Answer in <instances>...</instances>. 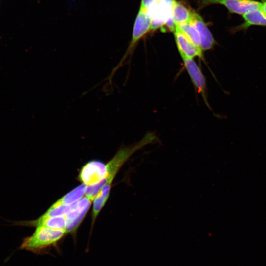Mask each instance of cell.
Returning <instances> with one entry per match:
<instances>
[{
  "instance_id": "obj_7",
  "label": "cell",
  "mask_w": 266,
  "mask_h": 266,
  "mask_svg": "<svg viewBox=\"0 0 266 266\" xmlns=\"http://www.w3.org/2000/svg\"><path fill=\"white\" fill-rule=\"evenodd\" d=\"M184 67L187 72L194 86L200 94L207 106H209L206 97V83L205 78L199 66L193 59H182Z\"/></svg>"
},
{
  "instance_id": "obj_11",
  "label": "cell",
  "mask_w": 266,
  "mask_h": 266,
  "mask_svg": "<svg viewBox=\"0 0 266 266\" xmlns=\"http://www.w3.org/2000/svg\"><path fill=\"white\" fill-rule=\"evenodd\" d=\"M171 11L173 21L176 26L190 22L191 20L192 11L175 0L172 3Z\"/></svg>"
},
{
  "instance_id": "obj_3",
  "label": "cell",
  "mask_w": 266,
  "mask_h": 266,
  "mask_svg": "<svg viewBox=\"0 0 266 266\" xmlns=\"http://www.w3.org/2000/svg\"><path fill=\"white\" fill-rule=\"evenodd\" d=\"M151 18L149 14L144 10L139 9L134 21L131 39L128 47L120 61L107 78L110 83H112V78L116 72L126 64L128 59H131L138 43L151 30Z\"/></svg>"
},
{
  "instance_id": "obj_2",
  "label": "cell",
  "mask_w": 266,
  "mask_h": 266,
  "mask_svg": "<svg viewBox=\"0 0 266 266\" xmlns=\"http://www.w3.org/2000/svg\"><path fill=\"white\" fill-rule=\"evenodd\" d=\"M34 233L25 238L20 248L34 253L39 254L55 246L66 234L65 230L45 226H37Z\"/></svg>"
},
{
  "instance_id": "obj_15",
  "label": "cell",
  "mask_w": 266,
  "mask_h": 266,
  "mask_svg": "<svg viewBox=\"0 0 266 266\" xmlns=\"http://www.w3.org/2000/svg\"><path fill=\"white\" fill-rule=\"evenodd\" d=\"M76 203L70 205L53 204L43 215L49 217L65 216L75 206Z\"/></svg>"
},
{
  "instance_id": "obj_18",
  "label": "cell",
  "mask_w": 266,
  "mask_h": 266,
  "mask_svg": "<svg viewBox=\"0 0 266 266\" xmlns=\"http://www.w3.org/2000/svg\"><path fill=\"white\" fill-rule=\"evenodd\" d=\"M262 2H266V0H261Z\"/></svg>"
},
{
  "instance_id": "obj_19",
  "label": "cell",
  "mask_w": 266,
  "mask_h": 266,
  "mask_svg": "<svg viewBox=\"0 0 266 266\" xmlns=\"http://www.w3.org/2000/svg\"><path fill=\"white\" fill-rule=\"evenodd\" d=\"M156 0L157 1H161L162 0Z\"/></svg>"
},
{
  "instance_id": "obj_17",
  "label": "cell",
  "mask_w": 266,
  "mask_h": 266,
  "mask_svg": "<svg viewBox=\"0 0 266 266\" xmlns=\"http://www.w3.org/2000/svg\"><path fill=\"white\" fill-rule=\"evenodd\" d=\"M259 8L266 15V2L261 3Z\"/></svg>"
},
{
  "instance_id": "obj_1",
  "label": "cell",
  "mask_w": 266,
  "mask_h": 266,
  "mask_svg": "<svg viewBox=\"0 0 266 266\" xmlns=\"http://www.w3.org/2000/svg\"><path fill=\"white\" fill-rule=\"evenodd\" d=\"M158 140V138L155 133L148 132L138 142L130 146L122 147L106 165V178L96 184L87 186L85 195L92 200H94L96 196H98L106 202L109 196L112 182L122 165L136 151L148 144L157 143Z\"/></svg>"
},
{
  "instance_id": "obj_4",
  "label": "cell",
  "mask_w": 266,
  "mask_h": 266,
  "mask_svg": "<svg viewBox=\"0 0 266 266\" xmlns=\"http://www.w3.org/2000/svg\"><path fill=\"white\" fill-rule=\"evenodd\" d=\"M200 7L211 4L224 6L231 13L243 15L251 10L259 8L261 3L253 0H199Z\"/></svg>"
},
{
  "instance_id": "obj_8",
  "label": "cell",
  "mask_w": 266,
  "mask_h": 266,
  "mask_svg": "<svg viewBox=\"0 0 266 266\" xmlns=\"http://www.w3.org/2000/svg\"><path fill=\"white\" fill-rule=\"evenodd\" d=\"M174 37L182 59H194L196 57L203 59V50L190 41L176 26Z\"/></svg>"
},
{
  "instance_id": "obj_13",
  "label": "cell",
  "mask_w": 266,
  "mask_h": 266,
  "mask_svg": "<svg viewBox=\"0 0 266 266\" xmlns=\"http://www.w3.org/2000/svg\"><path fill=\"white\" fill-rule=\"evenodd\" d=\"M87 186L82 183L58 200L56 205H70L78 201L85 195Z\"/></svg>"
},
{
  "instance_id": "obj_6",
  "label": "cell",
  "mask_w": 266,
  "mask_h": 266,
  "mask_svg": "<svg viewBox=\"0 0 266 266\" xmlns=\"http://www.w3.org/2000/svg\"><path fill=\"white\" fill-rule=\"evenodd\" d=\"M106 177V165L93 161L87 163L81 169L79 179L87 186H92L103 181Z\"/></svg>"
},
{
  "instance_id": "obj_14",
  "label": "cell",
  "mask_w": 266,
  "mask_h": 266,
  "mask_svg": "<svg viewBox=\"0 0 266 266\" xmlns=\"http://www.w3.org/2000/svg\"><path fill=\"white\" fill-rule=\"evenodd\" d=\"M176 26L190 41L200 48V39L199 33L190 21L176 25Z\"/></svg>"
},
{
  "instance_id": "obj_5",
  "label": "cell",
  "mask_w": 266,
  "mask_h": 266,
  "mask_svg": "<svg viewBox=\"0 0 266 266\" xmlns=\"http://www.w3.org/2000/svg\"><path fill=\"white\" fill-rule=\"evenodd\" d=\"M93 200L85 195L77 201L75 206L65 215L66 224V234H75L79 225L85 217Z\"/></svg>"
},
{
  "instance_id": "obj_16",
  "label": "cell",
  "mask_w": 266,
  "mask_h": 266,
  "mask_svg": "<svg viewBox=\"0 0 266 266\" xmlns=\"http://www.w3.org/2000/svg\"><path fill=\"white\" fill-rule=\"evenodd\" d=\"M155 1L156 0H141L139 9L146 11Z\"/></svg>"
},
{
  "instance_id": "obj_10",
  "label": "cell",
  "mask_w": 266,
  "mask_h": 266,
  "mask_svg": "<svg viewBox=\"0 0 266 266\" xmlns=\"http://www.w3.org/2000/svg\"><path fill=\"white\" fill-rule=\"evenodd\" d=\"M21 225L37 227L45 226L51 228L65 230L66 221L65 216H45L43 215L35 220L19 222Z\"/></svg>"
},
{
  "instance_id": "obj_9",
  "label": "cell",
  "mask_w": 266,
  "mask_h": 266,
  "mask_svg": "<svg viewBox=\"0 0 266 266\" xmlns=\"http://www.w3.org/2000/svg\"><path fill=\"white\" fill-rule=\"evenodd\" d=\"M190 22L199 33L200 39L201 49L205 51L212 48L216 41L202 18L199 14L192 11Z\"/></svg>"
},
{
  "instance_id": "obj_12",
  "label": "cell",
  "mask_w": 266,
  "mask_h": 266,
  "mask_svg": "<svg viewBox=\"0 0 266 266\" xmlns=\"http://www.w3.org/2000/svg\"><path fill=\"white\" fill-rule=\"evenodd\" d=\"M244 22L238 28L246 29L251 26H266V15L260 8L251 10L242 15Z\"/></svg>"
}]
</instances>
